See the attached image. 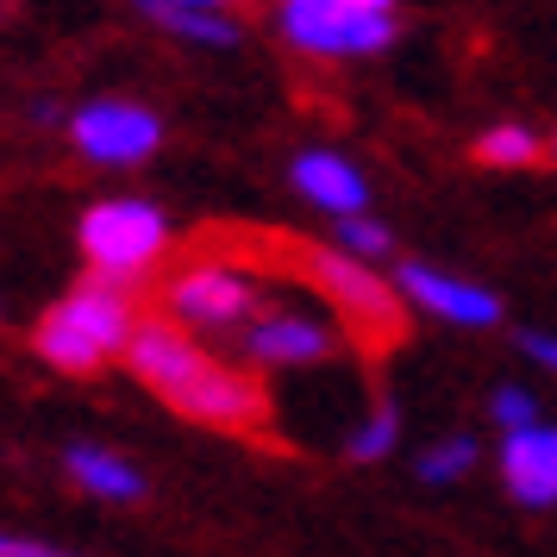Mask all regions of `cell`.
<instances>
[{
	"mask_svg": "<svg viewBox=\"0 0 557 557\" xmlns=\"http://www.w3.org/2000/svg\"><path fill=\"white\" fill-rule=\"evenodd\" d=\"M132 376L151 388L157 401H170L182 420L195 426H220V432H257L270 420V401L245 370L220 363L213 351H201L176 320H145L132 338Z\"/></svg>",
	"mask_w": 557,
	"mask_h": 557,
	"instance_id": "obj_1",
	"label": "cell"
},
{
	"mask_svg": "<svg viewBox=\"0 0 557 557\" xmlns=\"http://www.w3.org/2000/svg\"><path fill=\"white\" fill-rule=\"evenodd\" d=\"M76 238H82V257L101 270V282H132L170 251V220L151 201L120 195V201L88 207V220H82Z\"/></svg>",
	"mask_w": 557,
	"mask_h": 557,
	"instance_id": "obj_4",
	"label": "cell"
},
{
	"mask_svg": "<svg viewBox=\"0 0 557 557\" xmlns=\"http://www.w3.org/2000/svg\"><path fill=\"white\" fill-rule=\"evenodd\" d=\"M0 557H70V552H57L45 539H26V532H0Z\"/></svg>",
	"mask_w": 557,
	"mask_h": 557,
	"instance_id": "obj_19",
	"label": "cell"
},
{
	"mask_svg": "<svg viewBox=\"0 0 557 557\" xmlns=\"http://www.w3.org/2000/svg\"><path fill=\"white\" fill-rule=\"evenodd\" d=\"M338 245H345V257H357V263H376V257L395 251V238H388L376 220H338Z\"/></svg>",
	"mask_w": 557,
	"mask_h": 557,
	"instance_id": "obj_17",
	"label": "cell"
},
{
	"mask_svg": "<svg viewBox=\"0 0 557 557\" xmlns=\"http://www.w3.org/2000/svg\"><path fill=\"white\" fill-rule=\"evenodd\" d=\"M539 151H545V145H539L527 126H488L476 138V163H488V170H527Z\"/></svg>",
	"mask_w": 557,
	"mask_h": 557,
	"instance_id": "obj_14",
	"label": "cell"
},
{
	"mask_svg": "<svg viewBox=\"0 0 557 557\" xmlns=\"http://www.w3.org/2000/svg\"><path fill=\"white\" fill-rule=\"evenodd\" d=\"M276 26L307 57H376L395 45L401 13L388 0H288Z\"/></svg>",
	"mask_w": 557,
	"mask_h": 557,
	"instance_id": "obj_3",
	"label": "cell"
},
{
	"mask_svg": "<svg viewBox=\"0 0 557 557\" xmlns=\"http://www.w3.org/2000/svg\"><path fill=\"white\" fill-rule=\"evenodd\" d=\"M502 482L520 507H552L557 502V426L507 432L502 445Z\"/></svg>",
	"mask_w": 557,
	"mask_h": 557,
	"instance_id": "obj_10",
	"label": "cell"
},
{
	"mask_svg": "<svg viewBox=\"0 0 557 557\" xmlns=\"http://www.w3.org/2000/svg\"><path fill=\"white\" fill-rule=\"evenodd\" d=\"M245 357L270 363V370H307V363H326L332 357V326L313 313H270L245 332Z\"/></svg>",
	"mask_w": 557,
	"mask_h": 557,
	"instance_id": "obj_9",
	"label": "cell"
},
{
	"mask_svg": "<svg viewBox=\"0 0 557 557\" xmlns=\"http://www.w3.org/2000/svg\"><path fill=\"white\" fill-rule=\"evenodd\" d=\"M495 420H502L507 432H527V426H539V401H532L527 388H513V382H507V388H495Z\"/></svg>",
	"mask_w": 557,
	"mask_h": 557,
	"instance_id": "obj_18",
	"label": "cell"
},
{
	"mask_svg": "<svg viewBox=\"0 0 557 557\" xmlns=\"http://www.w3.org/2000/svg\"><path fill=\"white\" fill-rule=\"evenodd\" d=\"M552 157H557V138H552Z\"/></svg>",
	"mask_w": 557,
	"mask_h": 557,
	"instance_id": "obj_21",
	"label": "cell"
},
{
	"mask_svg": "<svg viewBox=\"0 0 557 557\" xmlns=\"http://www.w3.org/2000/svg\"><path fill=\"white\" fill-rule=\"evenodd\" d=\"M170 313H176V326H207V332L245 326L257 313V282L232 263H195L170 282Z\"/></svg>",
	"mask_w": 557,
	"mask_h": 557,
	"instance_id": "obj_6",
	"label": "cell"
},
{
	"mask_svg": "<svg viewBox=\"0 0 557 557\" xmlns=\"http://www.w3.org/2000/svg\"><path fill=\"white\" fill-rule=\"evenodd\" d=\"M70 476L88 488V495H101V502H138L145 495V476L132 470L120 451H107V445H70Z\"/></svg>",
	"mask_w": 557,
	"mask_h": 557,
	"instance_id": "obj_12",
	"label": "cell"
},
{
	"mask_svg": "<svg viewBox=\"0 0 557 557\" xmlns=\"http://www.w3.org/2000/svg\"><path fill=\"white\" fill-rule=\"evenodd\" d=\"M395 438H401V413H395L388 401H376L363 420H357V432H351V445H345V451H351L357 463H376V457L395 451Z\"/></svg>",
	"mask_w": 557,
	"mask_h": 557,
	"instance_id": "obj_15",
	"label": "cell"
},
{
	"mask_svg": "<svg viewBox=\"0 0 557 557\" xmlns=\"http://www.w3.org/2000/svg\"><path fill=\"white\" fill-rule=\"evenodd\" d=\"M520 351H527L532 363H545V370H557V338H552V332H520Z\"/></svg>",
	"mask_w": 557,
	"mask_h": 557,
	"instance_id": "obj_20",
	"label": "cell"
},
{
	"mask_svg": "<svg viewBox=\"0 0 557 557\" xmlns=\"http://www.w3.org/2000/svg\"><path fill=\"white\" fill-rule=\"evenodd\" d=\"M295 188H301L320 213H332V220H363V207H370L363 170H351L338 151H301L295 157Z\"/></svg>",
	"mask_w": 557,
	"mask_h": 557,
	"instance_id": "obj_11",
	"label": "cell"
},
{
	"mask_svg": "<svg viewBox=\"0 0 557 557\" xmlns=\"http://www.w3.org/2000/svg\"><path fill=\"white\" fill-rule=\"evenodd\" d=\"M395 288H401L407 301H420L426 313L451 320V326H495L502 320V295H488V288L451 276V270H432V263H401Z\"/></svg>",
	"mask_w": 557,
	"mask_h": 557,
	"instance_id": "obj_8",
	"label": "cell"
},
{
	"mask_svg": "<svg viewBox=\"0 0 557 557\" xmlns=\"http://www.w3.org/2000/svg\"><path fill=\"white\" fill-rule=\"evenodd\" d=\"M476 463V438H438V445H426L420 451V482H457L463 470Z\"/></svg>",
	"mask_w": 557,
	"mask_h": 557,
	"instance_id": "obj_16",
	"label": "cell"
},
{
	"mask_svg": "<svg viewBox=\"0 0 557 557\" xmlns=\"http://www.w3.org/2000/svg\"><path fill=\"white\" fill-rule=\"evenodd\" d=\"M138 307H132L126 282H82L70 288L63 301L38 320V357L57 363V370H70V376H95L101 363H113L120 351H132V338H138Z\"/></svg>",
	"mask_w": 557,
	"mask_h": 557,
	"instance_id": "obj_2",
	"label": "cell"
},
{
	"mask_svg": "<svg viewBox=\"0 0 557 557\" xmlns=\"http://www.w3.org/2000/svg\"><path fill=\"white\" fill-rule=\"evenodd\" d=\"M301 263H307V282L351 320L363 351L401 338V288H388L370 263H357V257H345V251H307Z\"/></svg>",
	"mask_w": 557,
	"mask_h": 557,
	"instance_id": "obj_5",
	"label": "cell"
},
{
	"mask_svg": "<svg viewBox=\"0 0 557 557\" xmlns=\"http://www.w3.org/2000/svg\"><path fill=\"white\" fill-rule=\"evenodd\" d=\"M157 138H163V120L138 101H88L76 113V151L95 163H113V170L145 163L157 151Z\"/></svg>",
	"mask_w": 557,
	"mask_h": 557,
	"instance_id": "obj_7",
	"label": "cell"
},
{
	"mask_svg": "<svg viewBox=\"0 0 557 557\" xmlns=\"http://www.w3.org/2000/svg\"><path fill=\"white\" fill-rule=\"evenodd\" d=\"M145 20H157L176 38H195V45H238V26H232L220 7H195V0H145L138 7Z\"/></svg>",
	"mask_w": 557,
	"mask_h": 557,
	"instance_id": "obj_13",
	"label": "cell"
}]
</instances>
